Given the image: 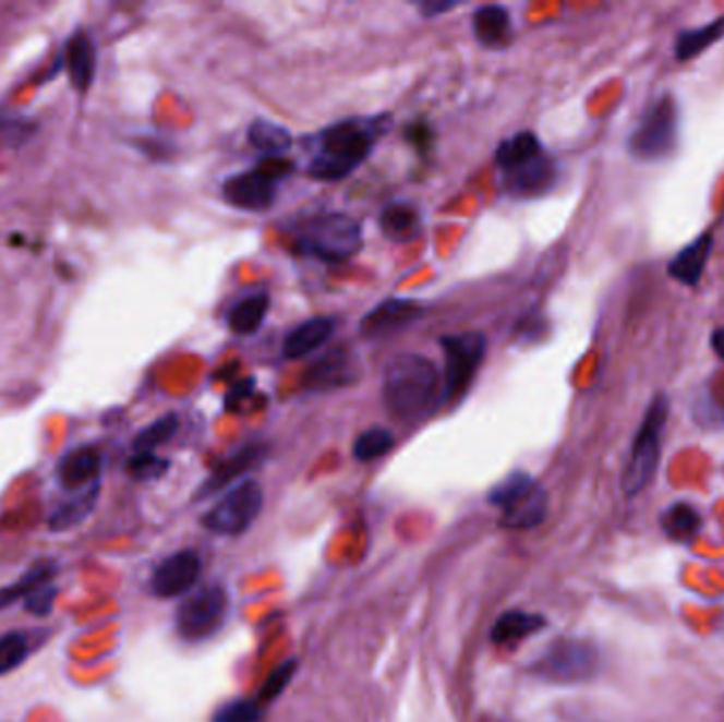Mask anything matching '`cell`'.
<instances>
[{
  "label": "cell",
  "instance_id": "4dcf8cb0",
  "mask_svg": "<svg viewBox=\"0 0 724 722\" xmlns=\"http://www.w3.org/2000/svg\"><path fill=\"white\" fill-rule=\"evenodd\" d=\"M249 139L254 148L265 153L267 157H280L285 151H289L292 145L289 130H285L278 123H272L267 119H256L251 130Z\"/></svg>",
  "mask_w": 724,
  "mask_h": 722
},
{
  "label": "cell",
  "instance_id": "d590c367",
  "mask_svg": "<svg viewBox=\"0 0 724 722\" xmlns=\"http://www.w3.org/2000/svg\"><path fill=\"white\" fill-rule=\"evenodd\" d=\"M261 721V710L258 706L253 703V701H244V699H238V701H231V703H225L217 714L213 722H258Z\"/></svg>",
  "mask_w": 724,
  "mask_h": 722
},
{
  "label": "cell",
  "instance_id": "1f68e13d",
  "mask_svg": "<svg viewBox=\"0 0 724 722\" xmlns=\"http://www.w3.org/2000/svg\"><path fill=\"white\" fill-rule=\"evenodd\" d=\"M179 431V418L174 413H168L159 420H155L145 431L136 434L134 438V454H155L157 447L166 445Z\"/></svg>",
  "mask_w": 724,
  "mask_h": 722
},
{
  "label": "cell",
  "instance_id": "f1b7e54d",
  "mask_svg": "<svg viewBox=\"0 0 724 722\" xmlns=\"http://www.w3.org/2000/svg\"><path fill=\"white\" fill-rule=\"evenodd\" d=\"M267 310H269V297L265 292L251 294L229 312V326L238 335H253L263 325Z\"/></svg>",
  "mask_w": 724,
  "mask_h": 722
},
{
  "label": "cell",
  "instance_id": "44dd1931",
  "mask_svg": "<svg viewBox=\"0 0 724 722\" xmlns=\"http://www.w3.org/2000/svg\"><path fill=\"white\" fill-rule=\"evenodd\" d=\"M100 498V483L79 492L73 501H67L49 515V530L51 532H67L83 524L98 505Z\"/></svg>",
  "mask_w": 724,
  "mask_h": 722
},
{
  "label": "cell",
  "instance_id": "3957f363",
  "mask_svg": "<svg viewBox=\"0 0 724 722\" xmlns=\"http://www.w3.org/2000/svg\"><path fill=\"white\" fill-rule=\"evenodd\" d=\"M669 400L665 395L652 398L636 438L631 443V452L623 470V492L627 496H638L651 485L654 472L661 460V438L667 424Z\"/></svg>",
  "mask_w": 724,
  "mask_h": 722
},
{
  "label": "cell",
  "instance_id": "277c9868",
  "mask_svg": "<svg viewBox=\"0 0 724 722\" xmlns=\"http://www.w3.org/2000/svg\"><path fill=\"white\" fill-rule=\"evenodd\" d=\"M297 242L301 251L325 258V261H346L361 251V225L348 215L326 213L307 218L297 225Z\"/></svg>",
  "mask_w": 724,
  "mask_h": 722
},
{
  "label": "cell",
  "instance_id": "484cf974",
  "mask_svg": "<svg viewBox=\"0 0 724 722\" xmlns=\"http://www.w3.org/2000/svg\"><path fill=\"white\" fill-rule=\"evenodd\" d=\"M661 528L672 541L690 542L701 530V515L688 503H676L661 515Z\"/></svg>",
  "mask_w": 724,
  "mask_h": 722
},
{
  "label": "cell",
  "instance_id": "52a82bcc",
  "mask_svg": "<svg viewBox=\"0 0 724 722\" xmlns=\"http://www.w3.org/2000/svg\"><path fill=\"white\" fill-rule=\"evenodd\" d=\"M445 352V400L456 402L471 388L479 364L483 362L487 339L483 333L467 330L441 339Z\"/></svg>",
  "mask_w": 724,
  "mask_h": 722
},
{
  "label": "cell",
  "instance_id": "ab89813d",
  "mask_svg": "<svg viewBox=\"0 0 724 722\" xmlns=\"http://www.w3.org/2000/svg\"><path fill=\"white\" fill-rule=\"evenodd\" d=\"M458 2H436V0H431V2H424L420 4V11L424 17H436L438 13H447L456 7Z\"/></svg>",
  "mask_w": 724,
  "mask_h": 722
},
{
  "label": "cell",
  "instance_id": "d6a6232c",
  "mask_svg": "<svg viewBox=\"0 0 724 722\" xmlns=\"http://www.w3.org/2000/svg\"><path fill=\"white\" fill-rule=\"evenodd\" d=\"M393 447H395V436L390 431L369 429V431L359 434V438L354 443V456L362 462H369V460L386 456Z\"/></svg>",
  "mask_w": 724,
  "mask_h": 722
},
{
  "label": "cell",
  "instance_id": "9c48e42d",
  "mask_svg": "<svg viewBox=\"0 0 724 722\" xmlns=\"http://www.w3.org/2000/svg\"><path fill=\"white\" fill-rule=\"evenodd\" d=\"M227 614V595L220 587H204L184 598L177 611V629L181 638L197 642L217 634Z\"/></svg>",
  "mask_w": 724,
  "mask_h": 722
},
{
  "label": "cell",
  "instance_id": "e575fe53",
  "mask_svg": "<svg viewBox=\"0 0 724 722\" xmlns=\"http://www.w3.org/2000/svg\"><path fill=\"white\" fill-rule=\"evenodd\" d=\"M58 600V587L56 582H45L37 587L33 593H28V598L24 600V609L26 613L35 614V616H49L53 613Z\"/></svg>",
  "mask_w": 724,
  "mask_h": 722
},
{
  "label": "cell",
  "instance_id": "ac0fdd59",
  "mask_svg": "<svg viewBox=\"0 0 724 722\" xmlns=\"http://www.w3.org/2000/svg\"><path fill=\"white\" fill-rule=\"evenodd\" d=\"M712 246H714L712 233H701L695 242H690L669 261L667 274L685 287H697L705 272Z\"/></svg>",
  "mask_w": 724,
  "mask_h": 722
},
{
  "label": "cell",
  "instance_id": "30bf717a",
  "mask_svg": "<svg viewBox=\"0 0 724 722\" xmlns=\"http://www.w3.org/2000/svg\"><path fill=\"white\" fill-rule=\"evenodd\" d=\"M598 654L584 642L564 640L553 645L534 665V672L553 683H580L595 674Z\"/></svg>",
  "mask_w": 724,
  "mask_h": 722
},
{
  "label": "cell",
  "instance_id": "f35d334b",
  "mask_svg": "<svg viewBox=\"0 0 724 722\" xmlns=\"http://www.w3.org/2000/svg\"><path fill=\"white\" fill-rule=\"evenodd\" d=\"M407 139H409L413 145L426 146L431 143V130H429L426 125H422V123H415V125H411V128L407 130Z\"/></svg>",
  "mask_w": 724,
  "mask_h": 722
},
{
  "label": "cell",
  "instance_id": "d6986e66",
  "mask_svg": "<svg viewBox=\"0 0 724 722\" xmlns=\"http://www.w3.org/2000/svg\"><path fill=\"white\" fill-rule=\"evenodd\" d=\"M335 330V321L333 318H312L303 325L297 326L290 330L287 341H285V357L287 359H303L318 350L323 344L328 341V337Z\"/></svg>",
  "mask_w": 724,
  "mask_h": 722
},
{
  "label": "cell",
  "instance_id": "7402d4cb",
  "mask_svg": "<svg viewBox=\"0 0 724 722\" xmlns=\"http://www.w3.org/2000/svg\"><path fill=\"white\" fill-rule=\"evenodd\" d=\"M56 575H58V564L53 559H43L33 564L15 582L0 589V611L13 606L17 600H26L28 593H33L45 582H51Z\"/></svg>",
  "mask_w": 724,
  "mask_h": 722
},
{
  "label": "cell",
  "instance_id": "7c38bea8",
  "mask_svg": "<svg viewBox=\"0 0 724 722\" xmlns=\"http://www.w3.org/2000/svg\"><path fill=\"white\" fill-rule=\"evenodd\" d=\"M361 380V364L357 357L346 348H335L323 359L314 362L303 377L307 390L325 393L354 386Z\"/></svg>",
  "mask_w": 724,
  "mask_h": 722
},
{
  "label": "cell",
  "instance_id": "603a6c76",
  "mask_svg": "<svg viewBox=\"0 0 724 722\" xmlns=\"http://www.w3.org/2000/svg\"><path fill=\"white\" fill-rule=\"evenodd\" d=\"M546 621L541 614L521 613V611H512V613L503 614L494 629H492V640L498 645H512L519 640L530 638L532 634L541 631Z\"/></svg>",
  "mask_w": 724,
  "mask_h": 722
},
{
  "label": "cell",
  "instance_id": "e0dca14e",
  "mask_svg": "<svg viewBox=\"0 0 724 722\" xmlns=\"http://www.w3.org/2000/svg\"><path fill=\"white\" fill-rule=\"evenodd\" d=\"M67 67H69L71 85L79 94H85L96 79V67H98L96 43L87 33L81 31L67 43Z\"/></svg>",
  "mask_w": 724,
  "mask_h": 722
},
{
  "label": "cell",
  "instance_id": "4fadbf2b",
  "mask_svg": "<svg viewBox=\"0 0 724 722\" xmlns=\"http://www.w3.org/2000/svg\"><path fill=\"white\" fill-rule=\"evenodd\" d=\"M102 472V454L94 445L74 447L64 454L58 462L56 479L67 492H83L96 483H100Z\"/></svg>",
  "mask_w": 724,
  "mask_h": 722
},
{
  "label": "cell",
  "instance_id": "6da1fadb",
  "mask_svg": "<svg viewBox=\"0 0 724 722\" xmlns=\"http://www.w3.org/2000/svg\"><path fill=\"white\" fill-rule=\"evenodd\" d=\"M438 373L435 362L420 354H402L384 375V402L399 420H420L435 405Z\"/></svg>",
  "mask_w": 724,
  "mask_h": 722
},
{
  "label": "cell",
  "instance_id": "b9f144b4",
  "mask_svg": "<svg viewBox=\"0 0 724 722\" xmlns=\"http://www.w3.org/2000/svg\"><path fill=\"white\" fill-rule=\"evenodd\" d=\"M712 348L721 359H724V328H716L712 333Z\"/></svg>",
  "mask_w": 724,
  "mask_h": 722
},
{
  "label": "cell",
  "instance_id": "4316f807",
  "mask_svg": "<svg viewBox=\"0 0 724 722\" xmlns=\"http://www.w3.org/2000/svg\"><path fill=\"white\" fill-rule=\"evenodd\" d=\"M724 38V15L719 20L701 26V28H692V31H685L680 33V37L676 40V58L680 62L692 60L697 56H701L705 49H710L712 45H716L719 40Z\"/></svg>",
  "mask_w": 724,
  "mask_h": 722
},
{
  "label": "cell",
  "instance_id": "f546056e",
  "mask_svg": "<svg viewBox=\"0 0 724 722\" xmlns=\"http://www.w3.org/2000/svg\"><path fill=\"white\" fill-rule=\"evenodd\" d=\"M541 153H543V146L539 143L536 134L521 132V134L508 139V141H505L503 145L496 148V164L505 172H508V170H515V168L532 161Z\"/></svg>",
  "mask_w": 724,
  "mask_h": 722
},
{
  "label": "cell",
  "instance_id": "2e32d148",
  "mask_svg": "<svg viewBox=\"0 0 724 722\" xmlns=\"http://www.w3.org/2000/svg\"><path fill=\"white\" fill-rule=\"evenodd\" d=\"M555 177V164L541 153L532 161L505 172V189L517 197H536L553 186Z\"/></svg>",
  "mask_w": 724,
  "mask_h": 722
},
{
  "label": "cell",
  "instance_id": "74e56055",
  "mask_svg": "<svg viewBox=\"0 0 724 722\" xmlns=\"http://www.w3.org/2000/svg\"><path fill=\"white\" fill-rule=\"evenodd\" d=\"M256 170L263 172L265 177H269L272 181H278L292 172V164L282 157H267L256 166Z\"/></svg>",
  "mask_w": 724,
  "mask_h": 722
},
{
  "label": "cell",
  "instance_id": "5bb4252c",
  "mask_svg": "<svg viewBox=\"0 0 724 722\" xmlns=\"http://www.w3.org/2000/svg\"><path fill=\"white\" fill-rule=\"evenodd\" d=\"M424 314V308L411 299H388L371 310L361 323L364 337H386L405 326L413 325Z\"/></svg>",
  "mask_w": 724,
  "mask_h": 722
},
{
  "label": "cell",
  "instance_id": "836d02e7",
  "mask_svg": "<svg viewBox=\"0 0 724 722\" xmlns=\"http://www.w3.org/2000/svg\"><path fill=\"white\" fill-rule=\"evenodd\" d=\"M168 467V460L157 458L155 454H134L128 462V472L136 481H153L159 479Z\"/></svg>",
  "mask_w": 724,
  "mask_h": 722
},
{
  "label": "cell",
  "instance_id": "9a60e30c",
  "mask_svg": "<svg viewBox=\"0 0 724 722\" xmlns=\"http://www.w3.org/2000/svg\"><path fill=\"white\" fill-rule=\"evenodd\" d=\"M225 200L242 210H265L276 200V181L254 168L253 172L231 177L222 184Z\"/></svg>",
  "mask_w": 724,
  "mask_h": 722
},
{
  "label": "cell",
  "instance_id": "ba28073f",
  "mask_svg": "<svg viewBox=\"0 0 724 722\" xmlns=\"http://www.w3.org/2000/svg\"><path fill=\"white\" fill-rule=\"evenodd\" d=\"M263 506V490L256 481H242L213 506L202 524L217 534H242L253 526Z\"/></svg>",
  "mask_w": 724,
  "mask_h": 722
},
{
  "label": "cell",
  "instance_id": "8d00e7d4",
  "mask_svg": "<svg viewBox=\"0 0 724 722\" xmlns=\"http://www.w3.org/2000/svg\"><path fill=\"white\" fill-rule=\"evenodd\" d=\"M294 667H297L294 661H289V663L280 665V667H278V670L265 681V685L261 688V701H272L274 697H278V695L287 688V685H289L290 678H292V674H294Z\"/></svg>",
  "mask_w": 724,
  "mask_h": 722
},
{
  "label": "cell",
  "instance_id": "cb8c5ba5",
  "mask_svg": "<svg viewBox=\"0 0 724 722\" xmlns=\"http://www.w3.org/2000/svg\"><path fill=\"white\" fill-rule=\"evenodd\" d=\"M379 227L386 238H390L395 242H409V240L418 238V233L422 229V220L413 206L393 204L382 213Z\"/></svg>",
  "mask_w": 724,
  "mask_h": 722
},
{
  "label": "cell",
  "instance_id": "60d3db41",
  "mask_svg": "<svg viewBox=\"0 0 724 722\" xmlns=\"http://www.w3.org/2000/svg\"><path fill=\"white\" fill-rule=\"evenodd\" d=\"M253 380H249L246 384H240V386L229 395V398H227V405H229V407H238L242 400H246V398L253 395Z\"/></svg>",
  "mask_w": 724,
  "mask_h": 722
},
{
  "label": "cell",
  "instance_id": "5b68a950",
  "mask_svg": "<svg viewBox=\"0 0 724 722\" xmlns=\"http://www.w3.org/2000/svg\"><path fill=\"white\" fill-rule=\"evenodd\" d=\"M490 503L500 508V524L508 530L541 526L548 508L546 492L526 472H512L498 483L490 494Z\"/></svg>",
  "mask_w": 724,
  "mask_h": 722
},
{
  "label": "cell",
  "instance_id": "83f0119b",
  "mask_svg": "<svg viewBox=\"0 0 724 722\" xmlns=\"http://www.w3.org/2000/svg\"><path fill=\"white\" fill-rule=\"evenodd\" d=\"M261 458V447L256 445H249V447H242L238 454L229 456L217 470L215 474L204 483L200 496H208V494H215L220 488H225L227 483H231L233 479H238L242 472H246L249 469H253L254 462Z\"/></svg>",
  "mask_w": 724,
  "mask_h": 722
},
{
  "label": "cell",
  "instance_id": "8fae6325",
  "mask_svg": "<svg viewBox=\"0 0 724 722\" xmlns=\"http://www.w3.org/2000/svg\"><path fill=\"white\" fill-rule=\"evenodd\" d=\"M202 575V562L193 551H179L166 557L150 577V591L157 598L172 600L189 593Z\"/></svg>",
  "mask_w": 724,
  "mask_h": 722
},
{
  "label": "cell",
  "instance_id": "8992f818",
  "mask_svg": "<svg viewBox=\"0 0 724 722\" xmlns=\"http://www.w3.org/2000/svg\"><path fill=\"white\" fill-rule=\"evenodd\" d=\"M678 141V107L672 96H661L644 112L631 134L629 151L642 161H656L667 157Z\"/></svg>",
  "mask_w": 724,
  "mask_h": 722
},
{
  "label": "cell",
  "instance_id": "7a4b0ae2",
  "mask_svg": "<svg viewBox=\"0 0 724 722\" xmlns=\"http://www.w3.org/2000/svg\"><path fill=\"white\" fill-rule=\"evenodd\" d=\"M379 125L369 121H341L321 136L316 157L310 161V177L318 181H339L361 166L375 145Z\"/></svg>",
  "mask_w": 724,
  "mask_h": 722
},
{
  "label": "cell",
  "instance_id": "d4e9b609",
  "mask_svg": "<svg viewBox=\"0 0 724 722\" xmlns=\"http://www.w3.org/2000/svg\"><path fill=\"white\" fill-rule=\"evenodd\" d=\"M38 631H7L0 636V676L22 667L37 649Z\"/></svg>",
  "mask_w": 724,
  "mask_h": 722
},
{
  "label": "cell",
  "instance_id": "ffe728a7",
  "mask_svg": "<svg viewBox=\"0 0 724 722\" xmlns=\"http://www.w3.org/2000/svg\"><path fill=\"white\" fill-rule=\"evenodd\" d=\"M472 31L476 40L485 47H505L512 35L507 9L498 4L476 9L472 15Z\"/></svg>",
  "mask_w": 724,
  "mask_h": 722
}]
</instances>
